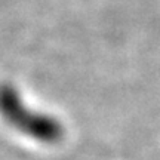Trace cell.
I'll return each mask as SVG.
<instances>
[{"label": "cell", "mask_w": 160, "mask_h": 160, "mask_svg": "<svg viewBox=\"0 0 160 160\" xmlns=\"http://www.w3.org/2000/svg\"><path fill=\"white\" fill-rule=\"evenodd\" d=\"M0 117L21 135L45 145H55L65 137V126L57 116L31 110L11 83H0Z\"/></svg>", "instance_id": "cell-1"}]
</instances>
